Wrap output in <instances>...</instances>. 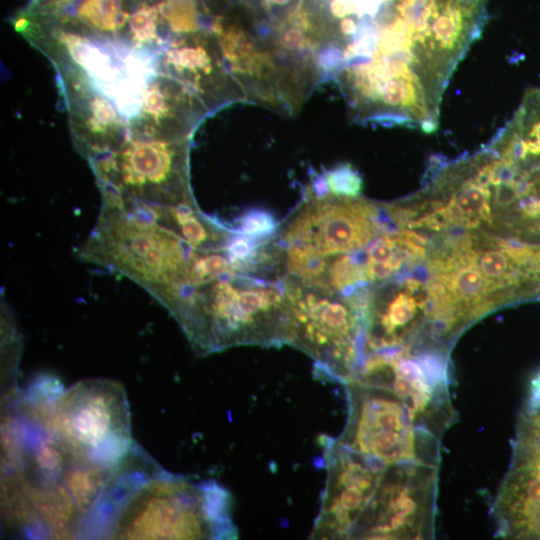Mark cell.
Wrapping results in <instances>:
<instances>
[{"instance_id":"cell-8","label":"cell","mask_w":540,"mask_h":540,"mask_svg":"<svg viewBox=\"0 0 540 540\" xmlns=\"http://www.w3.org/2000/svg\"><path fill=\"white\" fill-rule=\"evenodd\" d=\"M498 534L540 539V371L522 406L510 468L494 502Z\"/></svg>"},{"instance_id":"cell-15","label":"cell","mask_w":540,"mask_h":540,"mask_svg":"<svg viewBox=\"0 0 540 540\" xmlns=\"http://www.w3.org/2000/svg\"><path fill=\"white\" fill-rule=\"evenodd\" d=\"M41 1H43V0H31V4H30V5L38 4V3H40Z\"/></svg>"},{"instance_id":"cell-2","label":"cell","mask_w":540,"mask_h":540,"mask_svg":"<svg viewBox=\"0 0 540 540\" xmlns=\"http://www.w3.org/2000/svg\"><path fill=\"white\" fill-rule=\"evenodd\" d=\"M76 539H236L229 491L165 470L133 442L82 518Z\"/></svg>"},{"instance_id":"cell-14","label":"cell","mask_w":540,"mask_h":540,"mask_svg":"<svg viewBox=\"0 0 540 540\" xmlns=\"http://www.w3.org/2000/svg\"><path fill=\"white\" fill-rule=\"evenodd\" d=\"M80 0H43L38 4L30 5L45 13H65L72 9Z\"/></svg>"},{"instance_id":"cell-11","label":"cell","mask_w":540,"mask_h":540,"mask_svg":"<svg viewBox=\"0 0 540 540\" xmlns=\"http://www.w3.org/2000/svg\"><path fill=\"white\" fill-rule=\"evenodd\" d=\"M508 124L520 143V164L531 186L540 189V89L526 93Z\"/></svg>"},{"instance_id":"cell-3","label":"cell","mask_w":540,"mask_h":540,"mask_svg":"<svg viewBox=\"0 0 540 540\" xmlns=\"http://www.w3.org/2000/svg\"><path fill=\"white\" fill-rule=\"evenodd\" d=\"M45 409L50 430L69 460L106 483L134 442L123 385L88 378L64 389L53 378L46 390Z\"/></svg>"},{"instance_id":"cell-4","label":"cell","mask_w":540,"mask_h":540,"mask_svg":"<svg viewBox=\"0 0 540 540\" xmlns=\"http://www.w3.org/2000/svg\"><path fill=\"white\" fill-rule=\"evenodd\" d=\"M291 345L310 355L318 376L347 383L362 370L368 298L343 297L287 274Z\"/></svg>"},{"instance_id":"cell-5","label":"cell","mask_w":540,"mask_h":540,"mask_svg":"<svg viewBox=\"0 0 540 540\" xmlns=\"http://www.w3.org/2000/svg\"><path fill=\"white\" fill-rule=\"evenodd\" d=\"M346 385L348 420L337 443L385 464L439 466L441 437L392 388L362 376Z\"/></svg>"},{"instance_id":"cell-9","label":"cell","mask_w":540,"mask_h":540,"mask_svg":"<svg viewBox=\"0 0 540 540\" xmlns=\"http://www.w3.org/2000/svg\"><path fill=\"white\" fill-rule=\"evenodd\" d=\"M326 481L311 538L352 539L388 464L324 437Z\"/></svg>"},{"instance_id":"cell-6","label":"cell","mask_w":540,"mask_h":540,"mask_svg":"<svg viewBox=\"0 0 540 540\" xmlns=\"http://www.w3.org/2000/svg\"><path fill=\"white\" fill-rule=\"evenodd\" d=\"M188 137L133 132L114 150L92 159L102 198L173 206L195 203L188 177Z\"/></svg>"},{"instance_id":"cell-10","label":"cell","mask_w":540,"mask_h":540,"mask_svg":"<svg viewBox=\"0 0 540 540\" xmlns=\"http://www.w3.org/2000/svg\"><path fill=\"white\" fill-rule=\"evenodd\" d=\"M133 0H80L68 12L55 15L57 23L101 35H114L128 24Z\"/></svg>"},{"instance_id":"cell-1","label":"cell","mask_w":540,"mask_h":540,"mask_svg":"<svg viewBox=\"0 0 540 540\" xmlns=\"http://www.w3.org/2000/svg\"><path fill=\"white\" fill-rule=\"evenodd\" d=\"M321 62L360 120L438 128L447 85L484 27L487 0H322Z\"/></svg>"},{"instance_id":"cell-7","label":"cell","mask_w":540,"mask_h":540,"mask_svg":"<svg viewBox=\"0 0 540 540\" xmlns=\"http://www.w3.org/2000/svg\"><path fill=\"white\" fill-rule=\"evenodd\" d=\"M438 466L388 464L352 539H429L433 536Z\"/></svg>"},{"instance_id":"cell-13","label":"cell","mask_w":540,"mask_h":540,"mask_svg":"<svg viewBox=\"0 0 540 540\" xmlns=\"http://www.w3.org/2000/svg\"><path fill=\"white\" fill-rule=\"evenodd\" d=\"M239 230L250 237L260 238L275 233L277 225L270 214L252 211L243 216Z\"/></svg>"},{"instance_id":"cell-12","label":"cell","mask_w":540,"mask_h":540,"mask_svg":"<svg viewBox=\"0 0 540 540\" xmlns=\"http://www.w3.org/2000/svg\"><path fill=\"white\" fill-rule=\"evenodd\" d=\"M325 183L330 194L349 198L358 197L362 187L359 175L350 166H340L329 172Z\"/></svg>"},{"instance_id":"cell-16","label":"cell","mask_w":540,"mask_h":540,"mask_svg":"<svg viewBox=\"0 0 540 540\" xmlns=\"http://www.w3.org/2000/svg\"><path fill=\"white\" fill-rule=\"evenodd\" d=\"M279 65H280V62L277 63V68H280ZM277 81H278V69H277Z\"/></svg>"}]
</instances>
